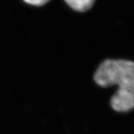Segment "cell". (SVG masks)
I'll use <instances>...</instances> for the list:
<instances>
[{
	"label": "cell",
	"instance_id": "4",
	"mask_svg": "<svg viewBox=\"0 0 134 134\" xmlns=\"http://www.w3.org/2000/svg\"><path fill=\"white\" fill-rule=\"evenodd\" d=\"M25 3L33 6H42L46 4L50 0H23Z\"/></svg>",
	"mask_w": 134,
	"mask_h": 134
},
{
	"label": "cell",
	"instance_id": "2",
	"mask_svg": "<svg viewBox=\"0 0 134 134\" xmlns=\"http://www.w3.org/2000/svg\"><path fill=\"white\" fill-rule=\"evenodd\" d=\"M110 104L117 112L125 113L134 109V87L117 89L111 98Z\"/></svg>",
	"mask_w": 134,
	"mask_h": 134
},
{
	"label": "cell",
	"instance_id": "3",
	"mask_svg": "<svg viewBox=\"0 0 134 134\" xmlns=\"http://www.w3.org/2000/svg\"><path fill=\"white\" fill-rule=\"evenodd\" d=\"M72 10L78 12H84L90 10L96 0H64Z\"/></svg>",
	"mask_w": 134,
	"mask_h": 134
},
{
	"label": "cell",
	"instance_id": "1",
	"mask_svg": "<svg viewBox=\"0 0 134 134\" xmlns=\"http://www.w3.org/2000/svg\"><path fill=\"white\" fill-rule=\"evenodd\" d=\"M94 80L102 87H134V62L127 60H106L97 69Z\"/></svg>",
	"mask_w": 134,
	"mask_h": 134
}]
</instances>
